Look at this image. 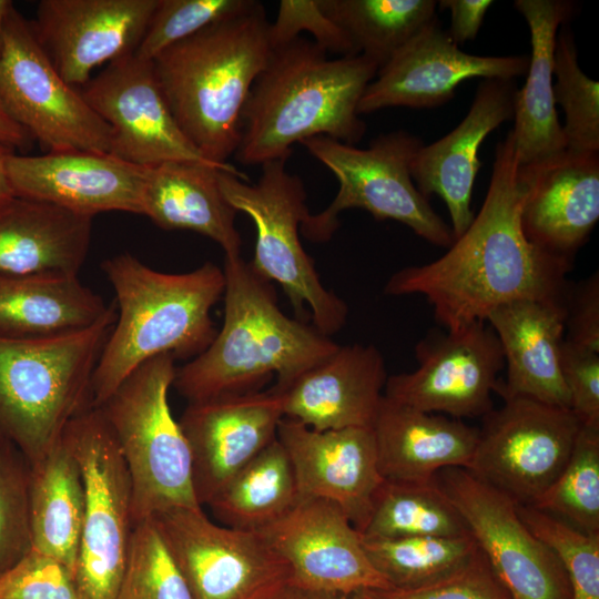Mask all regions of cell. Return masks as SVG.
Instances as JSON below:
<instances>
[{
  "label": "cell",
  "instance_id": "cell-10",
  "mask_svg": "<svg viewBox=\"0 0 599 599\" xmlns=\"http://www.w3.org/2000/svg\"><path fill=\"white\" fill-rule=\"evenodd\" d=\"M63 436L78 460L84 487L74 586L80 599H115L133 530L131 477L99 407L90 406L75 416Z\"/></svg>",
  "mask_w": 599,
  "mask_h": 599
},
{
  "label": "cell",
  "instance_id": "cell-46",
  "mask_svg": "<svg viewBox=\"0 0 599 599\" xmlns=\"http://www.w3.org/2000/svg\"><path fill=\"white\" fill-rule=\"evenodd\" d=\"M560 365L570 412L582 427L599 428V352L565 338Z\"/></svg>",
  "mask_w": 599,
  "mask_h": 599
},
{
  "label": "cell",
  "instance_id": "cell-2",
  "mask_svg": "<svg viewBox=\"0 0 599 599\" xmlns=\"http://www.w3.org/2000/svg\"><path fill=\"white\" fill-rule=\"evenodd\" d=\"M378 69L362 54L329 59L304 37L272 49L244 105L235 159L287 160L293 144L315 136L359 142L366 124L357 106Z\"/></svg>",
  "mask_w": 599,
  "mask_h": 599
},
{
  "label": "cell",
  "instance_id": "cell-45",
  "mask_svg": "<svg viewBox=\"0 0 599 599\" xmlns=\"http://www.w3.org/2000/svg\"><path fill=\"white\" fill-rule=\"evenodd\" d=\"M0 599H80L71 570L34 549L0 576Z\"/></svg>",
  "mask_w": 599,
  "mask_h": 599
},
{
  "label": "cell",
  "instance_id": "cell-52",
  "mask_svg": "<svg viewBox=\"0 0 599 599\" xmlns=\"http://www.w3.org/2000/svg\"><path fill=\"white\" fill-rule=\"evenodd\" d=\"M12 7L13 4L11 1L0 0V52L3 45L7 18Z\"/></svg>",
  "mask_w": 599,
  "mask_h": 599
},
{
  "label": "cell",
  "instance_id": "cell-12",
  "mask_svg": "<svg viewBox=\"0 0 599 599\" xmlns=\"http://www.w3.org/2000/svg\"><path fill=\"white\" fill-rule=\"evenodd\" d=\"M151 518L194 599H272L292 587L288 566L256 531L213 522L202 507Z\"/></svg>",
  "mask_w": 599,
  "mask_h": 599
},
{
  "label": "cell",
  "instance_id": "cell-28",
  "mask_svg": "<svg viewBox=\"0 0 599 599\" xmlns=\"http://www.w3.org/2000/svg\"><path fill=\"white\" fill-rule=\"evenodd\" d=\"M93 217L14 196L0 207V274L78 276Z\"/></svg>",
  "mask_w": 599,
  "mask_h": 599
},
{
  "label": "cell",
  "instance_id": "cell-24",
  "mask_svg": "<svg viewBox=\"0 0 599 599\" xmlns=\"http://www.w3.org/2000/svg\"><path fill=\"white\" fill-rule=\"evenodd\" d=\"M516 91L512 80L484 79L461 122L436 142L423 144L412 160L410 174L418 191L428 200L437 194L445 202L454 240L475 216L471 200L481 166L480 146L490 132L514 118Z\"/></svg>",
  "mask_w": 599,
  "mask_h": 599
},
{
  "label": "cell",
  "instance_id": "cell-25",
  "mask_svg": "<svg viewBox=\"0 0 599 599\" xmlns=\"http://www.w3.org/2000/svg\"><path fill=\"white\" fill-rule=\"evenodd\" d=\"M385 359L373 344L338 348L283 387L284 417L316 430L372 427L384 398Z\"/></svg>",
  "mask_w": 599,
  "mask_h": 599
},
{
  "label": "cell",
  "instance_id": "cell-16",
  "mask_svg": "<svg viewBox=\"0 0 599 599\" xmlns=\"http://www.w3.org/2000/svg\"><path fill=\"white\" fill-rule=\"evenodd\" d=\"M81 94L109 125L112 155L140 166L202 163L248 180L234 165L206 159L186 138L162 93L152 61L132 53L111 62L83 85Z\"/></svg>",
  "mask_w": 599,
  "mask_h": 599
},
{
  "label": "cell",
  "instance_id": "cell-42",
  "mask_svg": "<svg viewBox=\"0 0 599 599\" xmlns=\"http://www.w3.org/2000/svg\"><path fill=\"white\" fill-rule=\"evenodd\" d=\"M254 0H159L134 54L152 61L175 43L236 16Z\"/></svg>",
  "mask_w": 599,
  "mask_h": 599
},
{
  "label": "cell",
  "instance_id": "cell-53",
  "mask_svg": "<svg viewBox=\"0 0 599 599\" xmlns=\"http://www.w3.org/2000/svg\"><path fill=\"white\" fill-rule=\"evenodd\" d=\"M272 599H307V596L294 587H288Z\"/></svg>",
  "mask_w": 599,
  "mask_h": 599
},
{
  "label": "cell",
  "instance_id": "cell-5",
  "mask_svg": "<svg viewBox=\"0 0 599 599\" xmlns=\"http://www.w3.org/2000/svg\"><path fill=\"white\" fill-rule=\"evenodd\" d=\"M263 4L221 20L152 60L162 93L183 133L210 161L235 153L242 112L272 47Z\"/></svg>",
  "mask_w": 599,
  "mask_h": 599
},
{
  "label": "cell",
  "instance_id": "cell-33",
  "mask_svg": "<svg viewBox=\"0 0 599 599\" xmlns=\"http://www.w3.org/2000/svg\"><path fill=\"white\" fill-rule=\"evenodd\" d=\"M298 499L292 463L276 437L206 505L221 525L258 531L287 514Z\"/></svg>",
  "mask_w": 599,
  "mask_h": 599
},
{
  "label": "cell",
  "instance_id": "cell-31",
  "mask_svg": "<svg viewBox=\"0 0 599 599\" xmlns=\"http://www.w3.org/2000/svg\"><path fill=\"white\" fill-rule=\"evenodd\" d=\"M111 307L78 276L0 274V337L75 333L97 324Z\"/></svg>",
  "mask_w": 599,
  "mask_h": 599
},
{
  "label": "cell",
  "instance_id": "cell-47",
  "mask_svg": "<svg viewBox=\"0 0 599 599\" xmlns=\"http://www.w3.org/2000/svg\"><path fill=\"white\" fill-rule=\"evenodd\" d=\"M565 338L599 352V273L576 284L568 283L564 295Z\"/></svg>",
  "mask_w": 599,
  "mask_h": 599
},
{
  "label": "cell",
  "instance_id": "cell-21",
  "mask_svg": "<svg viewBox=\"0 0 599 599\" xmlns=\"http://www.w3.org/2000/svg\"><path fill=\"white\" fill-rule=\"evenodd\" d=\"M276 437L292 463L300 497L335 504L362 532L384 483L373 428L316 430L283 417Z\"/></svg>",
  "mask_w": 599,
  "mask_h": 599
},
{
  "label": "cell",
  "instance_id": "cell-19",
  "mask_svg": "<svg viewBox=\"0 0 599 599\" xmlns=\"http://www.w3.org/2000/svg\"><path fill=\"white\" fill-rule=\"evenodd\" d=\"M283 417L282 397L275 388L189 402L179 423L190 447L193 487L201 506L276 438Z\"/></svg>",
  "mask_w": 599,
  "mask_h": 599
},
{
  "label": "cell",
  "instance_id": "cell-14",
  "mask_svg": "<svg viewBox=\"0 0 599 599\" xmlns=\"http://www.w3.org/2000/svg\"><path fill=\"white\" fill-rule=\"evenodd\" d=\"M435 481L511 599H571L565 570L522 521L515 499L465 468H445Z\"/></svg>",
  "mask_w": 599,
  "mask_h": 599
},
{
  "label": "cell",
  "instance_id": "cell-13",
  "mask_svg": "<svg viewBox=\"0 0 599 599\" xmlns=\"http://www.w3.org/2000/svg\"><path fill=\"white\" fill-rule=\"evenodd\" d=\"M502 399L483 417L467 470L532 505L567 464L581 425L566 408L521 396Z\"/></svg>",
  "mask_w": 599,
  "mask_h": 599
},
{
  "label": "cell",
  "instance_id": "cell-3",
  "mask_svg": "<svg viewBox=\"0 0 599 599\" xmlns=\"http://www.w3.org/2000/svg\"><path fill=\"white\" fill-rule=\"evenodd\" d=\"M224 321L207 348L176 368L173 386L189 402L254 390L272 374L283 387L338 344L278 307L271 282L241 255L224 260Z\"/></svg>",
  "mask_w": 599,
  "mask_h": 599
},
{
  "label": "cell",
  "instance_id": "cell-17",
  "mask_svg": "<svg viewBox=\"0 0 599 599\" xmlns=\"http://www.w3.org/2000/svg\"><path fill=\"white\" fill-rule=\"evenodd\" d=\"M256 532L288 566L291 586L303 592L392 589L368 559L361 532L333 502L300 497L287 514Z\"/></svg>",
  "mask_w": 599,
  "mask_h": 599
},
{
  "label": "cell",
  "instance_id": "cell-32",
  "mask_svg": "<svg viewBox=\"0 0 599 599\" xmlns=\"http://www.w3.org/2000/svg\"><path fill=\"white\" fill-rule=\"evenodd\" d=\"M29 511L32 549L73 573L84 515V487L78 460L62 435L30 465Z\"/></svg>",
  "mask_w": 599,
  "mask_h": 599
},
{
  "label": "cell",
  "instance_id": "cell-37",
  "mask_svg": "<svg viewBox=\"0 0 599 599\" xmlns=\"http://www.w3.org/2000/svg\"><path fill=\"white\" fill-rule=\"evenodd\" d=\"M528 506L585 532L599 534V428L581 426L567 464Z\"/></svg>",
  "mask_w": 599,
  "mask_h": 599
},
{
  "label": "cell",
  "instance_id": "cell-26",
  "mask_svg": "<svg viewBox=\"0 0 599 599\" xmlns=\"http://www.w3.org/2000/svg\"><path fill=\"white\" fill-rule=\"evenodd\" d=\"M486 322L498 337L506 368L496 393L569 409L560 365L564 298L514 302L495 309Z\"/></svg>",
  "mask_w": 599,
  "mask_h": 599
},
{
  "label": "cell",
  "instance_id": "cell-43",
  "mask_svg": "<svg viewBox=\"0 0 599 599\" xmlns=\"http://www.w3.org/2000/svg\"><path fill=\"white\" fill-rule=\"evenodd\" d=\"M364 591L370 599H511L479 548L458 570L427 586Z\"/></svg>",
  "mask_w": 599,
  "mask_h": 599
},
{
  "label": "cell",
  "instance_id": "cell-40",
  "mask_svg": "<svg viewBox=\"0 0 599 599\" xmlns=\"http://www.w3.org/2000/svg\"><path fill=\"white\" fill-rule=\"evenodd\" d=\"M531 532L556 556L565 570L571 599H599V534H588L532 506H517Z\"/></svg>",
  "mask_w": 599,
  "mask_h": 599
},
{
  "label": "cell",
  "instance_id": "cell-18",
  "mask_svg": "<svg viewBox=\"0 0 599 599\" xmlns=\"http://www.w3.org/2000/svg\"><path fill=\"white\" fill-rule=\"evenodd\" d=\"M528 65V55L486 57L461 51L436 17L378 69L357 112L439 106L454 98L456 88L465 80H514L526 74Z\"/></svg>",
  "mask_w": 599,
  "mask_h": 599
},
{
  "label": "cell",
  "instance_id": "cell-39",
  "mask_svg": "<svg viewBox=\"0 0 599 599\" xmlns=\"http://www.w3.org/2000/svg\"><path fill=\"white\" fill-rule=\"evenodd\" d=\"M115 599H194L151 517L133 526Z\"/></svg>",
  "mask_w": 599,
  "mask_h": 599
},
{
  "label": "cell",
  "instance_id": "cell-1",
  "mask_svg": "<svg viewBox=\"0 0 599 599\" xmlns=\"http://www.w3.org/2000/svg\"><path fill=\"white\" fill-rule=\"evenodd\" d=\"M518 167L508 132L496 145L489 186L470 225L440 257L395 272L384 293L423 296L446 331L486 322L495 309L514 302L562 300L573 260L525 235Z\"/></svg>",
  "mask_w": 599,
  "mask_h": 599
},
{
  "label": "cell",
  "instance_id": "cell-20",
  "mask_svg": "<svg viewBox=\"0 0 599 599\" xmlns=\"http://www.w3.org/2000/svg\"><path fill=\"white\" fill-rule=\"evenodd\" d=\"M159 0H41L31 22L59 74L84 85L92 71L135 52Z\"/></svg>",
  "mask_w": 599,
  "mask_h": 599
},
{
  "label": "cell",
  "instance_id": "cell-48",
  "mask_svg": "<svg viewBox=\"0 0 599 599\" xmlns=\"http://www.w3.org/2000/svg\"><path fill=\"white\" fill-rule=\"evenodd\" d=\"M440 9L450 12V27L447 30L453 41L459 45L474 40L483 24L485 14L493 4L490 0H441Z\"/></svg>",
  "mask_w": 599,
  "mask_h": 599
},
{
  "label": "cell",
  "instance_id": "cell-35",
  "mask_svg": "<svg viewBox=\"0 0 599 599\" xmlns=\"http://www.w3.org/2000/svg\"><path fill=\"white\" fill-rule=\"evenodd\" d=\"M363 538L471 536L461 515L436 481L384 480L374 500Z\"/></svg>",
  "mask_w": 599,
  "mask_h": 599
},
{
  "label": "cell",
  "instance_id": "cell-9",
  "mask_svg": "<svg viewBox=\"0 0 599 599\" xmlns=\"http://www.w3.org/2000/svg\"><path fill=\"white\" fill-rule=\"evenodd\" d=\"M285 163V159L263 163L254 184L219 171L220 189L230 205L255 225L252 267L281 285L296 318L308 314L313 326L331 336L345 325L348 307L322 284L314 261L302 246L301 224L309 213L306 193L302 180Z\"/></svg>",
  "mask_w": 599,
  "mask_h": 599
},
{
  "label": "cell",
  "instance_id": "cell-4",
  "mask_svg": "<svg viewBox=\"0 0 599 599\" xmlns=\"http://www.w3.org/2000/svg\"><path fill=\"white\" fill-rule=\"evenodd\" d=\"M101 268L114 290L118 313L92 376L94 407L146 361L203 353L216 334L211 311L225 288L223 270L212 262L164 273L123 253L103 261Z\"/></svg>",
  "mask_w": 599,
  "mask_h": 599
},
{
  "label": "cell",
  "instance_id": "cell-44",
  "mask_svg": "<svg viewBox=\"0 0 599 599\" xmlns=\"http://www.w3.org/2000/svg\"><path fill=\"white\" fill-rule=\"evenodd\" d=\"M306 31L326 53L357 55L347 34L322 9L319 0H282L277 16L270 23L272 49L283 47Z\"/></svg>",
  "mask_w": 599,
  "mask_h": 599
},
{
  "label": "cell",
  "instance_id": "cell-50",
  "mask_svg": "<svg viewBox=\"0 0 599 599\" xmlns=\"http://www.w3.org/2000/svg\"><path fill=\"white\" fill-rule=\"evenodd\" d=\"M12 152L14 151L0 146V207L16 196L7 172V159Z\"/></svg>",
  "mask_w": 599,
  "mask_h": 599
},
{
  "label": "cell",
  "instance_id": "cell-23",
  "mask_svg": "<svg viewBox=\"0 0 599 599\" xmlns=\"http://www.w3.org/2000/svg\"><path fill=\"white\" fill-rule=\"evenodd\" d=\"M521 227L539 247L570 260L599 220V153L565 149L519 164Z\"/></svg>",
  "mask_w": 599,
  "mask_h": 599
},
{
  "label": "cell",
  "instance_id": "cell-22",
  "mask_svg": "<svg viewBox=\"0 0 599 599\" xmlns=\"http://www.w3.org/2000/svg\"><path fill=\"white\" fill-rule=\"evenodd\" d=\"M149 166H140L110 153L82 150L17 154L7 159V172L16 196L41 201L93 217L102 212L142 215L143 190Z\"/></svg>",
  "mask_w": 599,
  "mask_h": 599
},
{
  "label": "cell",
  "instance_id": "cell-30",
  "mask_svg": "<svg viewBox=\"0 0 599 599\" xmlns=\"http://www.w3.org/2000/svg\"><path fill=\"white\" fill-rule=\"evenodd\" d=\"M219 169L202 163L170 161L149 166L142 215L163 230H187L217 243L225 256L241 255L236 211L224 197Z\"/></svg>",
  "mask_w": 599,
  "mask_h": 599
},
{
  "label": "cell",
  "instance_id": "cell-38",
  "mask_svg": "<svg viewBox=\"0 0 599 599\" xmlns=\"http://www.w3.org/2000/svg\"><path fill=\"white\" fill-rule=\"evenodd\" d=\"M554 100L565 113L566 149L599 152V83L582 72L573 34L564 23L554 52Z\"/></svg>",
  "mask_w": 599,
  "mask_h": 599
},
{
  "label": "cell",
  "instance_id": "cell-27",
  "mask_svg": "<svg viewBox=\"0 0 599 599\" xmlns=\"http://www.w3.org/2000/svg\"><path fill=\"white\" fill-rule=\"evenodd\" d=\"M379 471L387 481L426 484L438 471L468 469L479 428L443 414L423 412L384 396L372 426Z\"/></svg>",
  "mask_w": 599,
  "mask_h": 599
},
{
  "label": "cell",
  "instance_id": "cell-15",
  "mask_svg": "<svg viewBox=\"0 0 599 599\" xmlns=\"http://www.w3.org/2000/svg\"><path fill=\"white\" fill-rule=\"evenodd\" d=\"M417 368L387 377L384 396L451 418L484 417L505 368L500 343L487 322L433 331L415 345Z\"/></svg>",
  "mask_w": 599,
  "mask_h": 599
},
{
  "label": "cell",
  "instance_id": "cell-11",
  "mask_svg": "<svg viewBox=\"0 0 599 599\" xmlns=\"http://www.w3.org/2000/svg\"><path fill=\"white\" fill-rule=\"evenodd\" d=\"M0 104L45 152L110 153L112 133L57 71L31 22L11 8L0 52Z\"/></svg>",
  "mask_w": 599,
  "mask_h": 599
},
{
  "label": "cell",
  "instance_id": "cell-7",
  "mask_svg": "<svg viewBox=\"0 0 599 599\" xmlns=\"http://www.w3.org/2000/svg\"><path fill=\"white\" fill-rule=\"evenodd\" d=\"M174 362L170 354L146 361L98 406L131 477L133 526L172 508L202 507L194 493L190 447L169 404Z\"/></svg>",
  "mask_w": 599,
  "mask_h": 599
},
{
  "label": "cell",
  "instance_id": "cell-41",
  "mask_svg": "<svg viewBox=\"0 0 599 599\" xmlns=\"http://www.w3.org/2000/svg\"><path fill=\"white\" fill-rule=\"evenodd\" d=\"M30 470V463L22 453L0 437V576L32 548Z\"/></svg>",
  "mask_w": 599,
  "mask_h": 599
},
{
  "label": "cell",
  "instance_id": "cell-51",
  "mask_svg": "<svg viewBox=\"0 0 599 599\" xmlns=\"http://www.w3.org/2000/svg\"><path fill=\"white\" fill-rule=\"evenodd\" d=\"M306 596L307 599H370L364 590L349 593H306Z\"/></svg>",
  "mask_w": 599,
  "mask_h": 599
},
{
  "label": "cell",
  "instance_id": "cell-34",
  "mask_svg": "<svg viewBox=\"0 0 599 599\" xmlns=\"http://www.w3.org/2000/svg\"><path fill=\"white\" fill-rule=\"evenodd\" d=\"M357 54L382 68L412 37L436 18L434 0H319Z\"/></svg>",
  "mask_w": 599,
  "mask_h": 599
},
{
  "label": "cell",
  "instance_id": "cell-29",
  "mask_svg": "<svg viewBox=\"0 0 599 599\" xmlns=\"http://www.w3.org/2000/svg\"><path fill=\"white\" fill-rule=\"evenodd\" d=\"M530 30L531 55L524 87L514 99L515 124L510 134L519 164L535 162L566 149L554 100V52L559 28L573 4L561 0H516Z\"/></svg>",
  "mask_w": 599,
  "mask_h": 599
},
{
  "label": "cell",
  "instance_id": "cell-6",
  "mask_svg": "<svg viewBox=\"0 0 599 599\" xmlns=\"http://www.w3.org/2000/svg\"><path fill=\"white\" fill-rule=\"evenodd\" d=\"M116 319L115 304L93 326L51 338L0 337V437L30 465L92 406L91 382Z\"/></svg>",
  "mask_w": 599,
  "mask_h": 599
},
{
  "label": "cell",
  "instance_id": "cell-36",
  "mask_svg": "<svg viewBox=\"0 0 599 599\" xmlns=\"http://www.w3.org/2000/svg\"><path fill=\"white\" fill-rule=\"evenodd\" d=\"M362 540L374 568L396 589L438 581L467 564L478 550L471 536L362 537Z\"/></svg>",
  "mask_w": 599,
  "mask_h": 599
},
{
  "label": "cell",
  "instance_id": "cell-49",
  "mask_svg": "<svg viewBox=\"0 0 599 599\" xmlns=\"http://www.w3.org/2000/svg\"><path fill=\"white\" fill-rule=\"evenodd\" d=\"M30 134L20 126L0 104V146L27 152L33 144Z\"/></svg>",
  "mask_w": 599,
  "mask_h": 599
},
{
  "label": "cell",
  "instance_id": "cell-8",
  "mask_svg": "<svg viewBox=\"0 0 599 599\" xmlns=\"http://www.w3.org/2000/svg\"><path fill=\"white\" fill-rule=\"evenodd\" d=\"M301 144L339 183L325 210L305 216L301 224L305 237L315 242L329 240L339 225L341 212L362 209L378 221L394 220L406 225L435 246L448 248L454 242L450 226L418 191L410 174L412 160L423 145L419 138L400 130L377 136L365 149L327 136L311 138Z\"/></svg>",
  "mask_w": 599,
  "mask_h": 599
}]
</instances>
